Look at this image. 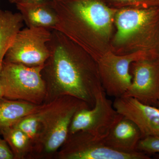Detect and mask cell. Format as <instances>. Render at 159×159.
Listing matches in <instances>:
<instances>
[{
	"label": "cell",
	"mask_w": 159,
	"mask_h": 159,
	"mask_svg": "<svg viewBox=\"0 0 159 159\" xmlns=\"http://www.w3.org/2000/svg\"><path fill=\"white\" fill-rule=\"evenodd\" d=\"M48 44L50 56L42 71L47 89L45 103L61 96H70L92 108L96 95L102 88L93 67L72 51L68 38L59 31L52 30Z\"/></svg>",
	"instance_id": "cell-1"
},
{
	"label": "cell",
	"mask_w": 159,
	"mask_h": 159,
	"mask_svg": "<svg viewBox=\"0 0 159 159\" xmlns=\"http://www.w3.org/2000/svg\"><path fill=\"white\" fill-rule=\"evenodd\" d=\"M90 108L86 102L70 96H62L43 104L39 110L40 135L37 154L51 155L64 144L74 115L78 110Z\"/></svg>",
	"instance_id": "cell-2"
},
{
	"label": "cell",
	"mask_w": 159,
	"mask_h": 159,
	"mask_svg": "<svg viewBox=\"0 0 159 159\" xmlns=\"http://www.w3.org/2000/svg\"><path fill=\"white\" fill-rule=\"evenodd\" d=\"M43 66L29 67L3 61L0 80L4 98L37 105L45 103L47 89L42 76Z\"/></svg>",
	"instance_id": "cell-3"
},
{
	"label": "cell",
	"mask_w": 159,
	"mask_h": 159,
	"mask_svg": "<svg viewBox=\"0 0 159 159\" xmlns=\"http://www.w3.org/2000/svg\"><path fill=\"white\" fill-rule=\"evenodd\" d=\"M52 30L43 28L22 29L6 52L3 61L29 67L43 66L50 56L48 43Z\"/></svg>",
	"instance_id": "cell-4"
},
{
	"label": "cell",
	"mask_w": 159,
	"mask_h": 159,
	"mask_svg": "<svg viewBox=\"0 0 159 159\" xmlns=\"http://www.w3.org/2000/svg\"><path fill=\"white\" fill-rule=\"evenodd\" d=\"M60 159H149L148 155L137 151L126 153L108 147L102 139L89 133L79 131L68 134L59 148Z\"/></svg>",
	"instance_id": "cell-5"
},
{
	"label": "cell",
	"mask_w": 159,
	"mask_h": 159,
	"mask_svg": "<svg viewBox=\"0 0 159 159\" xmlns=\"http://www.w3.org/2000/svg\"><path fill=\"white\" fill-rule=\"evenodd\" d=\"M107 96L102 88L96 95L92 108L84 107L76 112L70 125L69 134L85 131L101 139L107 134L122 115L117 112L113 102Z\"/></svg>",
	"instance_id": "cell-6"
},
{
	"label": "cell",
	"mask_w": 159,
	"mask_h": 159,
	"mask_svg": "<svg viewBox=\"0 0 159 159\" xmlns=\"http://www.w3.org/2000/svg\"><path fill=\"white\" fill-rule=\"evenodd\" d=\"M115 22L116 43H123L140 34L159 46V6L122 9L117 12Z\"/></svg>",
	"instance_id": "cell-7"
},
{
	"label": "cell",
	"mask_w": 159,
	"mask_h": 159,
	"mask_svg": "<svg viewBox=\"0 0 159 159\" xmlns=\"http://www.w3.org/2000/svg\"><path fill=\"white\" fill-rule=\"evenodd\" d=\"M152 57L142 51L123 56L111 53L105 54L98 65L102 77V86L107 95L115 98L123 96L131 83V64L139 60Z\"/></svg>",
	"instance_id": "cell-8"
},
{
	"label": "cell",
	"mask_w": 159,
	"mask_h": 159,
	"mask_svg": "<svg viewBox=\"0 0 159 159\" xmlns=\"http://www.w3.org/2000/svg\"><path fill=\"white\" fill-rule=\"evenodd\" d=\"M132 64L131 83L122 96L157 107L159 98V58H144Z\"/></svg>",
	"instance_id": "cell-9"
},
{
	"label": "cell",
	"mask_w": 159,
	"mask_h": 159,
	"mask_svg": "<svg viewBox=\"0 0 159 159\" xmlns=\"http://www.w3.org/2000/svg\"><path fill=\"white\" fill-rule=\"evenodd\" d=\"M114 107L120 115L130 119L139 127L142 138L159 136V109L133 97L115 98Z\"/></svg>",
	"instance_id": "cell-10"
},
{
	"label": "cell",
	"mask_w": 159,
	"mask_h": 159,
	"mask_svg": "<svg viewBox=\"0 0 159 159\" xmlns=\"http://www.w3.org/2000/svg\"><path fill=\"white\" fill-rule=\"evenodd\" d=\"M142 139L139 127L130 119L122 116L102 140L112 149L133 153L139 151L137 146Z\"/></svg>",
	"instance_id": "cell-11"
},
{
	"label": "cell",
	"mask_w": 159,
	"mask_h": 159,
	"mask_svg": "<svg viewBox=\"0 0 159 159\" xmlns=\"http://www.w3.org/2000/svg\"><path fill=\"white\" fill-rule=\"evenodd\" d=\"M24 23L29 28L54 30L58 23L57 13L51 1L16 5Z\"/></svg>",
	"instance_id": "cell-12"
},
{
	"label": "cell",
	"mask_w": 159,
	"mask_h": 159,
	"mask_svg": "<svg viewBox=\"0 0 159 159\" xmlns=\"http://www.w3.org/2000/svg\"><path fill=\"white\" fill-rule=\"evenodd\" d=\"M22 100L0 99V132L11 127L23 117L39 110L42 106Z\"/></svg>",
	"instance_id": "cell-13"
},
{
	"label": "cell",
	"mask_w": 159,
	"mask_h": 159,
	"mask_svg": "<svg viewBox=\"0 0 159 159\" xmlns=\"http://www.w3.org/2000/svg\"><path fill=\"white\" fill-rule=\"evenodd\" d=\"M24 23L19 12L0 10V72L6 52L22 29Z\"/></svg>",
	"instance_id": "cell-14"
},
{
	"label": "cell",
	"mask_w": 159,
	"mask_h": 159,
	"mask_svg": "<svg viewBox=\"0 0 159 159\" xmlns=\"http://www.w3.org/2000/svg\"><path fill=\"white\" fill-rule=\"evenodd\" d=\"M0 135L9 145L14 159H25L33 154V147L30 139L18 129L11 126L4 129Z\"/></svg>",
	"instance_id": "cell-15"
},
{
	"label": "cell",
	"mask_w": 159,
	"mask_h": 159,
	"mask_svg": "<svg viewBox=\"0 0 159 159\" xmlns=\"http://www.w3.org/2000/svg\"><path fill=\"white\" fill-rule=\"evenodd\" d=\"M39 110L23 117L12 126L22 131L30 139L33 154L35 153L38 145L41 128Z\"/></svg>",
	"instance_id": "cell-16"
},
{
	"label": "cell",
	"mask_w": 159,
	"mask_h": 159,
	"mask_svg": "<svg viewBox=\"0 0 159 159\" xmlns=\"http://www.w3.org/2000/svg\"><path fill=\"white\" fill-rule=\"evenodd\" d=\"M137 150L148 155L159 154V136L142 138L138 144Z\"/></svg>",
	"instance_id": "cell-17"
},
{
	"label": "cell",
	"mask_w": 159,
	"mask_h": 159,
	"mask_svg": "<svg viewBox=\"0 0 159 159\" xmlns=\"http://www.w3.org/2000/svg\"><path fill=\"white\" fill-rule=\"evenodd\" d=\"M0 159H14V155L5 139L0 137Z\"/></svg>",
	"instance_id": "cell-18"
},
{
	"label": "cell",
	"mask_w": 159,
	"mask_h": 159,
	"mask_svg": "<svg viewBox=\"0 0 159 159\" xmlns=\"http://www.w3.org/2000/svg\"><path fill=\"white\" fill-rule=\"evenodd\" d=\"M9 2L15 4L16 6L20 4H29V3L42 2L44 0H8Z\"/></svg>",
	"instance_id": "cell-19"
},
{
	"label": "cell",
	"mask_w": 159,
	"mask_h": 159,
	"mask_svg": "<svg viewBox=\"0 0 159 159\" xmlns=\"http://www.w3.org/2000/svg\"><path fill=\"white\" fill-rule=\"evenodd\" d=\"M3 97H4V93H3L2 87V84L0 80V99Z\"/></svg>",
	"instance_id": "cell-20"
},
{
	"label": "cell",
	"mask_w": 159,
	"mask_h": 159,
	"mask_svg": "<svg viewBox=\"0 0 159 159\" xmlns=\"http://www.w3.org/2000/svg\"><path fill=\"white\" fill-rule=\"evenodd\" d=\"M155 157H156V158L159 159V154H154Z\"/></svg>",
	"instance_id": "cell-21"
},
{
	"label": "cell",
	"mask_w": 159,
	"mask_h": 159,
	"mask_svg": "<svg viewBox=\"0 0 159 159\" xmlns=\"http://www.w3.org/2000/svg\"><path fill=\"white\" fill-rule=\"evenodd\" d=\"M157 107H158L159 109V98L158 99V100L157 103Z\"/></svg>",
	"instance_id": "cell-22"
},
{
	"label": "cell",
	"mask_w": 159,
	"mask_h": 159,
	"mask_svg": "<svg viewBox=\"0 0 159 159\" xmlns=\"http://www.w3.org/2000/svg\"><path fill=\"white\" fill-rule=\"evenodd\" d=\"M158 57L159 58V50L158 51Z\"/></svg>",
	"instance_id": "cell-23"
},
{
	"label": "cell",
	"mask_w": 159,
	"mask_h": 159,
	"mask_svg": "<svg viewBox=\"0 0 159 159\" xmlns=\"http://www.w3.org/2000/svg\"><path fill=\"white\" fill-rule=\"evenodd\" d=\"M0 10H1V9H0Z\"/></svg>",
	"instance_id": "cell-24"
}]
</instances>
